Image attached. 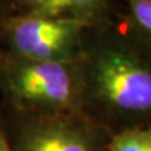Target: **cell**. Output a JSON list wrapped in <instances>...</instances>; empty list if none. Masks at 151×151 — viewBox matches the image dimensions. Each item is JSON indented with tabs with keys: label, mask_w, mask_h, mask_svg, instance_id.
Returning <instances> with one entry per match:
<instances>
[{
	"label": "cell",
	"mask_w": 151,
	"mask_h": 151,
	"mask_svg": "<svg viewBox=\"0 0 151 151\" xmlns=\"http://www.w3.org/2000/svg\"><path fill=\"white\" fill-rule=\"evenodd\" d=\"M3 55H4V50H1V48H0V62L3 59Z\"/></svg>",
	"instance_id": "cell-11"
},
{
	"label": "cell",
	"mask_w": 151,
	"mask_h": 151,
	"mask_svg": "<svg viewBox=\"0 0 151 151\" xmlns=\"http://www.w3.org/2000/svg\"><path fill=\"white\" fill-rule=\"evenodd\" d=\"M12 151H107L112 134L82 112L39 116L0 112Z\"/></svg>",
	"instance_id": "cell-3"
},
{
	"label": "cell",
	"mask_w": 151,
	"mask_h": 151,
	"mask_svg": "<svg viewBox=\"0 0 151 151\" xmlns=\"http://www.w3.org/2000/svg\"><path fill=\"white\" fill-rule=\"evenodd\" d=\"M88 25L62 18L18 13L0 19V38L6 53L34 60L79 59Z\"/></svg>",
	"instance_id": "cell-4"
},
{
	"label": "cell",
	"mask_w": 151,
	"mask_h": 151,
	"mask_svg": "<svg viewBox=\"0 0 151 151\" xmlns=\"http://www.w3.org/2000/svg\"><path fill=\"white\" fill-rule=\"evenodd\" d=\"M121 15L151 47V0H124Z\"/></svg>",
	"instance_id": "cell-6"
},
{
	"label": "cell",
	"mask_w": 151,
	"mask_h": 151,
	"mask_svg": "<svg viewBox=\"0 0 151 151\" xmlns=\"http://www.w3.org/2000/svg\"><path fill=\"white\" fill-rule=\"evenodd\" d=\"M107 151H151V126L112 135Z\"/></svg>",
	"instance_id": "cell-7"
},
{
	"label": "cell",
	"mask_w": 151,
	"mask_h": 151,
	"mask_svg": "<svg viewBox=\"0 0 151 151\" xmlns=\"http://www.w3.org/2000/svg\"><path fill=\"white\" fill-rule=\"evenodd\" d=\"M39 0H14V4L18 8L19 13H27L35 5Z\"/></svg>",
	"instance_id": "cell-8"
},
{
	"label": "cell",
	"mask_w": 151,
	"mask_h": 151,
	"mask_svg": "<svg viewBox=\"0 0 151 151\" xmlns=\"http://www.w3.org/2000/svg\"><path fill=\"white\" fill-rule=\"evenodd\" d=\"M27 13L69 19L92 28L115 22L121 9L113 0H39Z\"/></svg>",
	"instance_id": "cell-5"
},
{
	"label": "cell",
	"mask_w": 151,
	"mask_h": 151,
	"mask_svg": "<svg viewBox=\"0 0 151 151\" xmlns=\"http://www.w3.org/2000/svg\"><path fill=\"white\" fill-rule=\"evenodd\" d=\"M82 92L81 58L34 60L4 52L0 93L8 111L39 116L82 112Z\"/></svg>",
	"instance_id": "cell-2"
},
{
	"label": "cell",
	"mask_w": 151,
	"mask_h": 151,
	"mask_svg": "<svg viewBox=\"0 0 151 151\" xmlns=\"http://www.w3.org/2000/svg\"><path fill=\"white\" fill-rule=\"evenodd\" d=\"M4 1H5V0H0V10L4 8Z\"/></svg>",
	"instance_id": "cell-10"
},
{
	"label": "cell",
	"mask_w": 151,
	"mask_h": 151,
	"mask_svg": "<svg viewBox=\"0 0 151 151\" xmlns=\"http://www.w3.org/2000/svg\"><path fill=\"white\" fill-rule=\"evenodd\" d=\"M0 151H12L10 147H9L8 140H6L5 130H4L3 120H1V115H0Z\"/></svg>",
	"instance_id": "cell-9"
},
{
	"label": "cell",
	"mask_w": 151,
	"mask_h": 151,
	"mask_svg": "<svg viewBox=\"0 0 151 151\" xmlns=\"http://www.w3.org/2000/svg\"><path fill=\"white\" fill-rule=\"evenodd\" d=\"M81 64L82 113L112 135L151 126V47L121 13L86 30Z\"/></svg>",
	"instance_id": "cell-1"
}]
</instances>
